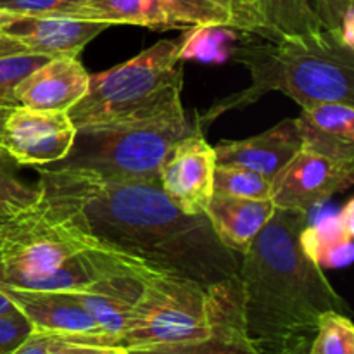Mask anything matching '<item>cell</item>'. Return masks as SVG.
<instances>
[{"label": "cell", "mask_w": 354, "mask_h": 354, "mask_svg": "<svg viewBox=\"0 0 354 354\" xmlns=\"http://www.w3.org/2000/svg\"><path fill=\"white\" fill-rule=\"evenodd\" d=\"M40 199L93 248L206 286L239 272L204 214H185L159 183L113 182L73 169H37Z\"/></svg>", "instance_id": "obj_1"}, {"label": "cell", "mask_w": 354, "mask_h": 354, "mask_svg": "<svg viewBox=\"0 0 354 354\" xmlns=\"http://www.w3.org/2000/svg\"><path fill=\"white\" fill-rule=\"evenodd\" d=\"M310 213L275 207L239 263L242 330L254 354L311 341L320 317L348 311L324 270L306 254L301 234Z\"/></svg>", "instance_id": "obj_2"}, {"label": "cell", "mask_w": 354, "mask_h": 354, "mask_svg": "<svg viewBox=\"0 0 354 354\" xmlns=\"http://www.w3.org/2000/svg\"><path fill=\"white\" fill-rule=\"evenodd\" d=\"M232 59L251 73V85L214 102L197 120V130L204 131L227 111L251 106L273 90L286 93L303 109L322 102L354 106V48L337 31L322 28L279 40L244 33Z\"/></svg>", "instance_id": "obj_3"}, {"label": "cell", "mask_w": 354, "mask_h": 354, "mask_svg": "<svg viewBox=\"0 0 354 354\" xmlns=\"http://www.w3.org/2000/svg\"><path fill=\"white\" fill-rule=\"evenodd\" d=\"M241 317L237 275L206 286L187 277L149 270L118 348L206 341Z\"/></svg>", "instance_id": "obj_4"}, {"label": "cell", "mask_w": 354, "mask_h": 354, "mask_svg": "<svg viewBox=\"0 0 354 354\" xmlns=\"http://www.w3.org/2000/svg\"><path fill=\"white\" fill-rule=\"evenodd\" d=\"M178 41L159 40L130 61L90 75L86 95L68 111L75 127L131 123L183 114Z\"/></svg>", "instance_id": "obj_5"}, {"label": "cell", "mask_w": 354, "mask_h": 354, "mask_svg": "<svg viewBox=\"0 0 354 354\" xmlns=\"http://www.w3.org/2000/svg\"><path fill=\"white\" fill-rule=\"evenodd\" d=\"M194 130L185 113L149 121L78 127L68 156L37 169H73L113 182L159 183V169L171 145Z\"/></svg>", "instance_id": "obj_6"}, {"label": "cell", "mask_w": 354, "mask_h": 354, "mask_svg": "<svg viewBox=\"0 0 354 354\" xmlns=\"http://www.w3.org/2000/svg\"><path fill=\"white\" fill-rule=\"evenodd\" d=\"M93 245L38 199L0 218V286L40 290L44 280L71 256Z\"/></svg>", "instance_id": "obj_7"}, {"label": "cell", "mask_w": 354, "mask_h": 354, "mask_svg": "<svg viewBox=\"0 0 354 354\" xmlns=\"http://www.w3.org/2000/svg\"><path fill=\"white\" fill-rule=\"evenodd\" d=\"M75 135V123L64 111L17 106L3 123L0 147L17 165L41 168L66 158Z\"/></svg>", "instance_id": "obj_8"}, {"label": "cell", "mask_w": 354, "mask_h": 354, "mask_svg": "<svg viewBox=\"0 0 354 354\" xmlns=\"http://www.w3.org/2000/svg\"><path fill=\"white\" fill-rule=\"evenodd\" d=\"M216 154L203 131L180 138L166 154L159 169V185L182 213L204 214L214 192Z\"/></svg>", "instance_id": "obj_9"}, {"label": "cell", "mask_w": 354, "mask_h": 354, "mask_svg": "<svg viewBox=\"0 0 354 354\" xmlns=\"http://www.w3.org/2000/svg\"><path fill=\"white\" fill-rule=\"evenodd\" d=\"M353 183L354 162H339L299 149L272 178V201L275 207L310 213L311 207L344 192Z\"/></svg>", "instance_id": "obj_10"}, {"label": "cell", "mask_w": 354, "mask_h": 354, "mask_svg": "<svg viewBox=\"0 0 354 354\" xmlns=\"http://www.w3.org/2000/svg\"><path fill=\"white\" fill-rule=\"evenodd\" d=\"M149 270L152 268L123 256L113 270L83 289L69 294L75 296L100 330L114 339L118 346V339L123 334L128 318L140 299Z\"/></svg>", "instance_id": "obj_11"}, {"label": "cell", "mask_w": 354, "mask_h": 354, "mask_svg": "<svg viewBox=\"0 0 354 354\" xmlns=\"http://www.w3.org/2000/svg\"><path fill=\"white\" fill-rule=\"evenodd\" d=\"M90 75L78 57L48 59L16 85L19 106L68 113L88 92Z\"/></svg>", "instance_id": "obj_12"}, {"label": "cell", "mask_w": 354, "mask_h": 354, "mask_svg": "<svg viewBox=\"0 0 354 354\" xmlns=\"http://www.w3.org/2000/svg\"><path fill=\"white\" fill-rule=\"evenodd\" d=\"M107 28L109 24L106 23L76 17L21 16L3 33L21 41L31 54L54 59L78 57L80 52Z\"/></svg>", "instance_id": "obj_13"}, {"label": "cell", "mask_w": 354, "mask_h": 354, "mask_svg": "<svg viewBox=\"0 0 354 354\" xmlns=\"http://www.w3.org/2000/svg\"><path fill=\"white\" fill-rule=\"evenodd\" d=\"M0 290L30 322L33 330L54 332V334L106 335L73 294L26 290L6 286H0Z\"/></svg>", "instance_id": "obj_14"}, {"label": "cell", "mask_w": 354, "mask_h": 354, "mask_svg": "<svg viewBox=\"0 0 354 354\" xmlns=\"http://www.w3.org/2000/svg\"><path fill=\"white\" fill-rule=\"evenodd\" d=\"M301 149L296 121L283 120L270 130L244 140H223L214 145L216 165L241 166L273 178Z\"/></svg>", "instance_id": "obj_15"}, {"label": "cell", "mask_w": 354, "mask_h": 354, "mask_svg": "<svg viewBox=\"0 0 354 354\" xmlns=\"http://www.w3.org/2000/svg\"><path fill=\"white\" fill-rule=\"evenodd\" d=\"M301 149L339 162H354V106L322 102L304 107L296 118Z\"/></svg>", "instance_id": "obj_16"}, {"label": "cell", "mask_w": 354, "mask_h": 354, "mask_svg": "<svg viewBox=\"0 0 354 354\" xmlns=\"http://www.w3.org/2000/svg\"><path fill=\"white\" fill-rule=\"evenodd\" d=\"M275 211L272 199L256 201L213 192L204 216L223 248L244 254Z\"/></svg>", "instance_id": "obj_17"}, {"label": "cell", "mask_w": 354, "mask_h": 354, "mask_svg": "<svg viewBox=\"0 0 354 354\" xmlns=\"http://www.w3.org/2000/svg\"><path fill=\"white\" fill-rule=\"evenodd\" d=\"M166 30L194 26H228L241 33L254 31L252 0H158Z\"/></svg>", "instance_id": "obj_18"}, {"label": "cell", "mask_w": 354, "mask_h": 354, "mask_svg": "<svg viewBox=\"0 0 354 354\" xmlns=\"http://www.w3.org/2000/svg\"><path fill=\"white\" fill-rule=\"evenodd\" d=\"M354 203L349 201L341 213L324 218L315 225H308L301 234L306 254L325 268H341L353 261Z\"/></svg>", "instance_id": "obj_19"}, {"label": "cell", "mask_w": 354, "mask_h": 354, "mask_svg": "<svg viewBox=\"0 0 354 354\" xmlns=\"http://www.w3.org/2000/svg\"><path fill=\"white\" fill-rule=\"evenodd\" d=\"M254 31L252 37L279 40L322 30L313 0H252Z\"/></svg>", "instance_id": "obj_20"}, {"label": "cell", "mask_w": 354, "mask_h": 354, "mask_svg": "<svg viewBox=\"0 0 354 354\" xmlns=\"http://www.w3.org/2000/svg\"><path fill=\"white\" fill-rule=\"evenodd\" d=\"M78 19L113 24H133L166 30L165 14L158 0H83Z\"/></svg>", "instance_id": "obj_21"}, {"label": "cell", "mask_w": 354, "mask_h": 354, "mask_svg": "<svg viewBox=\"0 0 354 354\" xmlns=\"http://www.w3.org/2000/svg\"><path fill=\"white\" fill-rule=\"evenodd\" d=\"M242 35L228 26H194L178 44L180 61H199L206 64H223L234 55Z\"/></svg>", "instance_id": "obj_22"}, {"label": "cell", "mask_w": 354, "mask_h": 354, "mask_svg": "<svg viewBox=\"0 0 354 354\" xmlns=\"http://www.w3.org/2000/svg\"><path fill=\"white\" fill-rule=\"evenodd\" d=\"M48 57L40 54L10 55V57H0V137H2L3 123L7 121L9 114L19 106L16 99V85L30 75L33 69L47 62ZM0 154H3L0 147ZM6 156V154H3Z\"/></svg>", "instance_id": "obj_23"}, {"label": "cell", "mask_w": 354, "mask_h": 354, "mask_svg": "<svg viewBox=\"0 0 354 354\" xmlns=\"http://www.w3.org/2000/svg\"><path fill=\"white\" fill-rule=\"evenodd\" d=\"M310 354H354V325L341 311H327L320 317Z\"/></svg>", "instance_id": "obj_24"}, {"label": "cell", "mask_w": 354, "mask_h": 354, "mask_svg": "<svg viewBox=\"0 0 354 354\" xmlns=\"http://www.w3.org/2000/svg\"><path fill=\"white\" fill-rule=\"evenodd\" d=\"M214 192L244 199H272V178L241 166L216 165L214 169Z\"/></svg>", "instance_id": "obj_25"}, {"label": "cell", "mask_w": 354, "mask_h": 354, "mask_svg": "<svg viewBox=\"0 0 354 354\" xmlns=\"http://www.w3.org/2000/svg\"><path fill=\"white\" fill-rule=\"evenodd\" d=\"M227 346H249L244 337V330H242L241 317L225 324L213 337L206 339V341L147 346V348L124 349V351H128V354H214Z\"/></svg>", "instance_id": "obj_26"}, {"label": "cell", "mask_w": 354, "mask_h": 354, "mask_svg": "<svg viewBox=\"0 0 354 354\" xmlns=\"http://www.w3.org/2000/svg\"><path fill=\"white\" fill-rule=\"evenodd\" d=\"M38 199V185H28L17 178L12 168V159L0 154V218L30 207Z\"/></svg>", "instance_id": "obj_27"}, {"label": "cell", "mask_w": 354, "mask_h": 354, "mask_svg": "<svg viewBox=\"0 0 354 354\" xmlns=\"http://www.w3.org/2000/svg\"><path fill=\"white\" fill-rule=\"evenodd\" d=\"M83 0H0V9L26 17L64 16L78 19Z\"/></svg>", "instance_id": "obj_28"}, {"label": "cell", "mask_w": 354, "mask_h": 354, "mask_svg": "<svg viewBox=\"0 0 354 354\" xmlns=\"http://www.w3.org/2000/svg\"><path fill=\"white\" fill-rule=\"evenodd\" d=\"M118 349L107 335L57 334L48 354H113Z\"/></svg>", "instance_id": "obj_29"}, {"label": "cell", "mask_w": 354, "mask_h": 354, "mask_svg": "<svg viewBox=\"0 0 354 354\" xmlns=\"http://www.w3.org/2000/svg\"><path fill=\"white\" fill-rule=\"evenodd\" d=\"M33 332L30 322L17 310L0 317V354H12Z\"/></svg>", "instance_id": "obj_30"}, {"label": "cell", "mask_w": 354, "mask_h": 354, "mask_svg": "<svg viewBox=\"0 0 354 354\" xmlns=\"http://www.w3.org/2000/svg\"><path fill=\"white\" fill-rule=\"evenodd\" d=\"M313 7L322 26L339 33L346 12L354 7V0H313Z\"/></svg>", "instance_id": "obj_31"}, {"label": "cell", "mask_w": 354, "mask_h": 354, "mask_svg": "<svg viewBox=\"0 0 354 354\" xmlns=\"http://www.w3.org/2000/svg\"><path fill=\"white\" fill-rule=\"evenodd\" d=\"M28 50L21 41H17L16 38L9 37L6 33H0V57H10V55H19L26 54Z\"/></svg>", "instance_id": "obj_32"}, {"label": "cell", "mask_w": 354, "mask_h": 354, "mask_svg": "<svg viewBox=\"0 0 354 354\" xmlns=\"http://www.w3.org/2000/svg\"><path fill=\"white\" fill-rule=\"evenodd\" d=\"M273 354H310V341L297 342V344L290 346V348L283 349V351L273 353Z\"/></svg>", "instance_id": "obj_33"}, {"label": "cell", "mask_w": 354, "mask_h": 354, "mask_svg": "<svg viewBox=\"0 0 354 354\" xmlns=\"http://www.w3.org/2000/svg\"><path fill=\"white\" fill-rule=\"evenodd\" d=\"M19 17L21 16H17V14L7 12V10L0 9V33H3V30H6V28H9L10 24H12L14 21L19 19Z\"/></svg>", "instance_id": "obj_34"}, {"label": "cell", "mask_w": 354, "mask_h": 354, "mask_svg": "<svg viewBox=\"0 0 354 354\" xmlns=\"http://www.w3.org/2000/svg\"><path fill=\"white\" fill-rule=\"evenodd\" d=\"M214 354H254L249 346H227Z\"/></svg>", "instance_id": "obj_35"}, {"label": "cell", "mask_w": 354, "mask_h": 354, "mask_svg": "<svg viewBox=\"0 0 354 354\" xmlns=\"http://www.w3.org/2000/svg\"><path fill=\"white\" fill-rule=\"evenodd\" d=\"M14 310H16V306L12 304V301H10L9 297H7L6 294L0 290V317H2V315L10 313V311H14Z\"/></svg>", "instance_id": "obj_36"}, {"label": "cell", "mask_w": 354, "mask_h": 354, "mask_svg": "<svg viewBox=\"0 0 354 354\" xmlns=\"http://www.w3.org/2000/svg\"><path fill=\"white\" fill-rule=\"evenodd\" d=\"M113 354H128V351H124V349H123V348H118V349H116V351H114Z\"/></svg>", "instance_id": "obj_37"}]
</instances>
